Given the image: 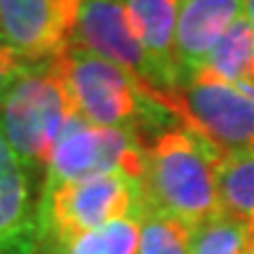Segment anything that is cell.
Wrapping results in <instances>:
<instances>
[{
  "mask_svg": "<svg viewBox=\"0 0 254 254\" xmlns=\"http://www.w3.org/2000/svg\"><path fill=\"white\" fill-rule=\"evenodd\" d=\"M190 236L193 228L182 221L144 212L136 254H190Z\"/></svg>",
  "mask_w": 254,
  "mask_h": 254,
  "instance_id": "cell-16",
  "label": "cell"
},
{
  "mask_svg": "<svg viewBox=\"0 0 254 254\" xmlns=\"http://www.w3.org/2000/svg\"><path fill=\"white\" fill-rule=\"evenodd\" d=\"M82 0H0V33L28 62L62 55L78 31Z\"/></svg>",
  "mask_w": 254,
  "mask_h": 254,
  "instance_id": "cell-7",
  "label": "cell"
},
{
  "mask_svg": "<svg viewBox=\"0 0 254 254\" xmlns=\"http://www.w3.org/2000/svg\"><path fill=\"white\" fill-rule=\"evenodd\" d=\"M250 231H252V254H254V224H250Z\"/></svg>",
  "mask_w": 254,
  "mask_h": 254,
  "instance_id": "cell-19",
  "label": "cell"
},
{
  "mask_svg": "<svg viewBox=\"0 0 254 254\" xmlns=\"http://www.w3.org/2000/svg\"><path fill=\"white\" fill-rule=\"evenodd\" d=\"M217 193L224 214L254 224V153L221 155L217 165Z\"/></svg>",
  "mask_w": 254,
  "mask_h": 254,
  "instance_id": "cell-13",
  "label": "cell"
},
{
  "mask_svg": "<svg viewBox=\"0 0 254 254\" xmlns=\"http://www.w3.org/2000/svg\"><path fill=\"white\" fill-rule=\"evenodd\" d=\"M129 24L134 28L139 43L144 45L151 59L158 92L165 94L170 106V94L182 87V68L177 59V0H125Z\"/></svg>",
  "mask_w": 254,
  "mask_h": 254,
  "instance_id": "cell-11",
  "label": "cell"
},
{
  "mask_svg": "<svg viewBox=\"0 0 254 254\" xmlns=\"http://www.w3.org/2000/svg\"><path fill=\"white\" fill-rule=\"evenodd\" d=\"M113 172H123L139 182L144 179L146 148L139 136L129 129L94 125L75 111L64 125L45 165L40 195L52 193L64 184L85 182Z\"/></svg>",
  "mask_w": 254,
  "mask_h": 254,
  "instance_id": "cell-5",
  "label": "cell"
},
{
  "mask_svg": "<svg viewBox=\"0 0 254 254\" xmlns=\"http://www.w3.org/2000/svg\"><path fill=\"white\" fill-rule=\"evenodd\" d=\"M75 104L55 59L33 62L21 71L0 104V132L19 160L38 172L52 155Z\"/></svg>",
  "mask_w": 254,
  "mask_h": 254,
  "instance_id": "cell-3",
  "label": "cell"
},
{
  "mask_svg": "<svg viewBox=\"0 0 254 254\" xmlns=\"http://www.w3.org/2000/svg\"><path fill=\"white\" fill-rule=\"evenodd\" d=\"M75 111L99 127H118L139 134L163 129L174 118L167 101L136 80L118 64L94 55L73 40L55 57Z\"/></svg>",
  "mask_w": 254,
  "mask_h": 254,
  "instance_id": "cell-2",
  "label": "cell"
},
{
  "mask_svg": "<svg viewBox=\"0 0 254 254\" xmlns=\"http://www.w3.org/2000/svg\"><path fill=\"white\" fill-rule=\"evenodd\" d=\"M141 240V217L118 219L75 238L52 254H136Z\"/></svg>",
  "mask_w": 254,
  "mask_h": 254,
  "instance_id": "cell-14",
  "label": "cell"
},
{
  "mask_svg": "<svg viewBox=\"0 0 254 254\" xmlns=\"http://www.w3.org/2000/svg\"><path fill=\"white\" fill-rule=\"evenodd\" d=\"M214 146L189 127L165 129L146 148L141 179L144 212H155L195 228L221 214Z\"/></svg>",
  "mask_w": 254,
  "mask_h": 254,
  "instance_id": "cell-1",
  "label": "cell"
},
{
  "mask_svg": "<svg viewBox=\"0 0 254 254\" xmlns=\"http://www.w3.org/2000/svg\"><path fill=\"white\" fill-rule=\"evenodd\" d=\"M190 254H252V231L243 219L217 214L193 228Z\"/></svg>",
  "mask_w": 254,
  "mask_h": 254,
  "instance_id": "cell-15",
  "label": "cell"
},
{
  "mask_svg": "<svg viewBox=\"0 0 254 254\" xmlns=\"http://www.w3.org/2000/svg\"><path fill=\"white\" fill-rule=\"evenodd\" d=\"M200 71L228 85H236L250 97H254V26L247 14L238 19L221 36Z\"/></svg>",
  "mask_w": 254,
  "mask_h": 254,
  "instance_id": "cell-12",
  "label": "cell"
},
{
  "mask_svg": "<svg viewBox=\"0 0 254 254\" xmlns=\"http://www.w3.org/2000/svg\"><path fill=\"white\" fill-rule=\"evenodd\" d=\"M247 19L252 21V26H254V0H247Z\"/></svg>",
  "mask_w": 254,
  "mask_h": 254,
  "instance_id": "cell-18",
  "label": "cell"
},
{
  "mask_svg": "<svg viewBox=\"0 0 254 254\" xmlns=\"http://www.w3.org/2000/svg\"><path fill=\"white\" fill-rule=\"evenodd\" d=\"M73 40L92 50L94 55L118 64L151 92L160 94L151 59L129 24L125 0H82L78 31ZM160 97L165 99V94Z\"/></svg>",
  "mask_w": 254,
  "mask_h": 254,
  "instance_id": "cell-8",
  "label": "cell"
},
{
  "mask_svg": "<svg viewBox=\"0 0 254 254\" xmlns=\"http://www.w3.org/2000/svg\"><path fill=\"white\" fill-rule=\"evenodd\" d=\"M170 109L221 155L245 153L254 141V97L198 71L170 94Z\"/></svg>",
  "mask_w": 254,
  "mask_h": 254,
  "instance_id": "cell-6",
  "label": "cell"
},
{
  "mask_svg": "<svg viewBox=\"0 0 254 254\" xmlns=\"http://www.w3.org/2000/svg\"><path fill=\"white\" fill-rule=\"evenodd\" d=\"M177 59L184 82L202 68L221 36L247 14V0H177ZM182 82V85H184Z\"/></svg>",
  "mask_w": 254,
  "mask_h": 254,
  "instance_id": "cell-10",
  "label": "cell"
},
{
  "mask_svg": "<svg viewBox=\"0 0 254 254\" xmlns=\"http://www.w3.org/2000/svg\"><path fill=\"white\" fill-rule=\"evenodd\" d=\"M40 247L33 172L0 132V254H38Z\"/></svg>",
  "mask_w": 254,
  "mask_h": 254,
  "instance_id": "cell-9",
  "label": "cell"
},
{
  "mask_svg": "<svg viewBox=\"0 0 254 254\" xmlns=\"http://www.w3.org/2000/svg\"><path fill=\"white\" fill-rule=\"evenodd\" d=\"M144 217L141 182L123 172L64 184L38 198V224L43 245L62 247L94 228L118 219Z\"/></svg>",
  "mask_w": 254,
  "mask_h": 254,
  "instance_id": "cell-4",
  "label": "cell"
},
{
  "mask_svg": "<svg viewBox=\"0 0 254 254\" xmlns=\"http://www.w3.org/2000/svg\"><path fill=\"white\" fill-rule=\"evenodd\" d=\"M250 153H254V141H252V146H250Z\"/></svg>",
  "mask_w": 254,
  "mask_h": 254,
  "instance_id": "cell-20",
  "label": "cell"
},
{
  "mask_svg": "<svg viewBox=\"0 0 254 254\" xmlns=\"http://www.w3.org/2000/svg\"><path fill=\"white\" fill-rule=\"evenodd\" d=\"M28 64L33 62H28L24 55H19L0 33V104H2L5 94L9 92V87L14 85V80L21 75V71L26 68Z\"/></svg>",
  "mask_w": 254,
  "mask_h": 254,
  "instance_id": "cell-17",
  "label": "cell"
}]
</instances>
